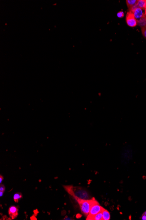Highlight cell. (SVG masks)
Returning a JSON list of instances; mask_svg holds the SVG:
<instances>
[{
	"instance_id": "6da1fadb",
	"label": "cell",
	"mask_w": 146,
	"mask_h": 220,
	"mask_svg": "<svg viewBox=\"0 0 146 220\" xmlns=\"http://www.w3.org/2000/svg\"><path fill=\"white\" fill-rule=\"evenodd\" d=\"M75 199L79 205L81 213L87 217L89 214L92 205L97 201L94 198L91 200H83L77 198Z\"/></svg>"
},
{
	"instance_id": "7a4b0ae2",
	"label": "cell",
	"mask_w": 146,
	"mask_h": 220,
	"mask_svg": "<svg viewBox=\"0 0 146 220\" xmlns=\"http://www.w3.org/2000/svg\"><path fill=\"white\" fill-rule=\"evenodd\" d=\"M67 190L70 194L74 198H79V199H83V200H89V196L87 192L83 189H75L73 190V188H66Z\"/></svg>"
},
{
	"instance_id": "3957f363",
	"label": "cell",
	"mask_w": 146,
	"mask_h": 220,
	"mask_svg": "<svg viewBox=\"0 0 146 220\" xmlns=\"http://www.w3.org/2000/svg\"><path fill=\"white\" fill-rule=\"evenodd\" d=\"M104 209V208L100 206V204L96 201L91 207L89 214L87 217V220H92V218L94 215L102 212Z\"/></svg>"
},
{
	"instance_id": "277c9868",
	"label": "cell",
	"mask_w": 146,
	"mask_h": 220,
	"mask_svg": "<svg viewBox=\"0 0 146 220\" xmlns=\"http://www.w3.org/2000/svg\"><path fill=\"white\" fill-rule=\"evenodd\" d=\"M126 22L130 27H135L137 25V20L135 18L134 14L131 12H128L126 15Z\"/></svg>"
},
{
	"instance_id": "5b68a950",
	"label": "cell",
	"mask_w": 146,
	"mask_h": 220,
	"mask_svg": "<svg viewBox=\"0 0 146 220\" xmlns=\"http://www.w3.org/2000/svg\"><path fill=\"white\" fill-rule=\"evenodd\" d=\"M131 12L134 14L135 18L137 20V21L143 18L144 15V13L143 12L142 9H141L140 8H136Z\"/></svg>"
},
{
	"instance_id": "8992f818",
	"label": "cell",
	"mask_w": 146,
	"mask_h": 220,
	"mask_svg": "<svg viewBox=\"0 0 146 220\" xmlns=\"http://www.w3.org/2000/svg\"><path fill=\"white\" fill-rule=\"evenodd\" d=\"M8 214L12 219H14L18 215V208L15 206H11L8 210Z\"/></svg>"
},
{
	"instance_id": "52a82bcc",
	"label": "cell",
	"mask_w": 146,
	"mask_h": 220,
	"mask_svg": "<svg viewBox=\"0 0 146 220\" xmlns=\"http://www.w3.org/2000/svg\"><path fill=\"white\" fill-rule=\"evenodd\" d=\"M137 0H127L126 3L130 12H132L135 8H137Z\"/></svg>"
},
{
	"instance_id": "ba28073f",
	"label": "cell",
	"mask_w": 146,
	"mask_h": 220,
	"mask_svg": "<svg viewBox=\"0 0 146 220\" xmlns=\"http://www.w3.org/2000/svg\"><path fill=\"white\" fill-rule=\"evenodd\" d=\"M136 6L141 9H146V0H138Z\"/></svg>"
},
{
	"instance_id": "9c48e42d",
	"label": "cell",
	"mask_w": 146,
	"mask_h": 220,
	"mask_svg": "<svg viewBox=\"0 0 146 220\" xmlns=\"http://www.w3.org/2000/svg\"><path fill=\"white\" fill-rule=\"evenodd\" d=\"M102 214H103V220H110V212L104 209L102 211Z\"/></svg>"
},
{
	"instance_id": "30bf717a",
	"label": "cell",
	"mask_w": 146,
	"mask_h": 220,
	"mask_svg": "<svg viewBox=\"0 0 146 220\" xmlns=\"http://www.w3.org/2000/svg\"><path fill=\"white\" fill-rule=\"evenodd\" d=\"M137 25H138L139 26H140L141 27H143L146 26V19L145 15H144L143 18L137 21Z\"/></svg>"
},
{
	"instance_id": "8fae6325",
	"label": "cell",
	"mask_w": 146,
	"mask_h": 220,
	"mask_svg": "<svg viewBox=\"0 0 146 220\" xmlns=\"http://www.w3.org/2000/svg\"><path fill=\"white\" fill-rule=\"evenodd\" d=\"M92 220H103V214H102V212L97 214L94 215L93 217L92 218Z\"/></svg>"
},
{
	"instance_id": "7c38bea8",
	"label": "cell",
	"mask_w": 146,
	"mask_h": 220,
	"mask_svg": "<svg viewBox=\"0 0 146 220\" xmlns=\"http://www.w3.org/2000/svg\"><path fill=\"white\" fill-rule=\"evenodd\" d=\"M22 197V195L20 193H15L14 195L13 199L14 200V202L16 203H18L19 202V200Z\"/></svg>"
},
{
	"instance_id": "4fadbf2b",
	"label": "cell",
	"mask_w": 146,
	"mask_h": 220,
	"mask_svg": "<svg viewBox=\"0 0 146 220\" xmlns=\"http://www.w3.org/2000/svg\"><path fill=\"white\" fill-rule=\"evenodd\" d=\"M141 32L143 35L146 39V26H143V27H141Z\"/></svg>"
},
{
	"instance_id": "5bb4252c",
	"label": "cell",
	"mask_w": 146,
	"mask_h": 220,
	"mask_svg": "<svg viewBox=\"0 0 146 220\" xmlns=\"http://www.w3.org/2000/svg\"><path fill=\"white\" fill-rule=\"evenodd\" d=\"M124 15V14L123 12H119L117 13V16L119 18H123Z\"/></svg>"
},
{
	"instance_id": "9a60e30c",
	"label": "cell",
	"mask_w": 146,
	"mask_h": 220,
	"mask_svg": "<svg viewBox=\"0 0 146 220\" xmlns=\"http://www.w3.org/2000/svg\"><path fill=\"white\" fill-rule=\"evenodd\" d=\"M5 187L3 184H1L0 186V191H2L4 192L5 190Z\"/></svg>"
},
{
	"instance_id": "2e32d148",
	"label": "cell",
	"mask_w": 146,
	"mask_h": 220,
	"mask_svg": "<svg viewBox=\"0 0 146 220\" xmlns=\"http://www.w3.org/2000/svg\"><path fill=\"white\" fill-rule=\"evenodd\" d=\"M142 220H146V215H145L144 214H143L142 215Z\"/></svg>"
},
{
	"instance_id": "e0dca14e",
	"label": "cell",
	"mask_w": 146,
	"mask_h": 220,
	"mask_svg": "<svg viewBox=\"0 0 146 220\" xmlns=\"http://www.w3.org/2000/svg\"><path fill=\"white\" fill-rule=\"evenodd\" d=\"M3 177L1 175L0 176V183L1 184V182H2V181H3Z\"/></svg>"
},
{
	"instance_id": "ac0fdd59",
	"label": "cell",
	"mask_w": 146,
	"mask_h": 220,
	"mask_svg": "<svg viewBox=\"0 0 146 220\" xmlns=\"http://www.w3.org/2000/svg\"><path fill=\"white\" fill-rule=\"evenodd\" d=\"M3 193H4V192H3V191H0V196H1H1H3Z\"/></svg>"
},
{
	"instance_id": "d6986e66",
	"label": "cell",
	"mask_w": 146,
	"mask_h": 220,
	"mask_svg": "<svg viewBox=\"0 0 146 220\" xmlns=\"http://www.w3.org/2000/svg\"><path fill=\"white\" fill-rule=\"evenodd\" d=\"M144 15L146 17V9H145V13H144Z\"/></svg>"
},
{
	"instance_id": "ffe728a7",
	"label": "cell",
	"mask_w": 146,
	"mask_h": 220,
	"mask_svg": "<svg viewBox=\"0 0 146 220\" xmlns=\"http://www.w3.org/2000/svg\"><path fill=\"white\" fill-rule=\"evenodd\" d=\"M144 214H145V215H146V211L144 213Z\"/></svg>"
},
{
	"instance_id": "44dd1931",
	"label": "cell",
	"mask_w": 146,
	"mask_h": 220,
	"mask_svg": "<svg viewBox=\"0 0 146 220\" xmlns=\"http://www.w3.org/2000/svg\"><path fill=\"white\" fill-rule=\"evenodd\" d=\"M145 18H146V16H145Z\"/></svg>"
}]
</instances>
